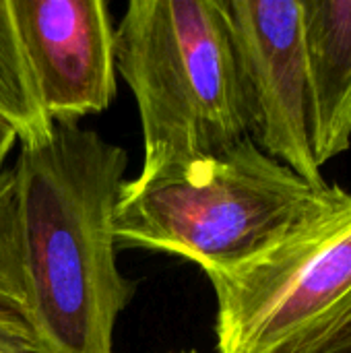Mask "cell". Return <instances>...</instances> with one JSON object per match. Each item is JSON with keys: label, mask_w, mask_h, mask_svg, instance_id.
I'll list each match as a JSON object with an SVG mask.
<instances>
[{"label": "cell", "mask_w": 351, "mask_h": 353, "mask_svg": "<svg viewBox=\"0 0 351 353\" xmlns=\"http://www.w3.org/2000/svg\"><path fill=\"white\" fill-rule=\"evenodd\" d=\"M325 190L246 137L219 155L126 182L114 234L126 244L188 259L211 275L263 252Z\"/></svg>", "instance_id": "obj_3"}, {"label": "cell", "mask_w": 351, "mask_h": 353, "mask_svg": "<svg viewBox=\"0 0 351 353\" xmlns=\"http://www.w3.org/2000/svg\"><path fill=\"white\" fill-rule=\"evenodd\" d=\"M308 128L314 163L351 145V0H302Z\"/></svg>", "instance_id": "obj_7"}, {"label": "cell", "mask_w": 351, "mask_h": 353, "mask_svg": "<svg viewBox=\"0 0 351 353\" xmlns=\"http://www.w3.org/2000/svg\"><path fill=\"white\" fill-rule=\"evenodd\" d=\"M0 120L17 132L21 147L43 143L54 128L25 62L10 0H0Z\"/></svg>", "instance_id": "obj_8"}, {"label": "cell", "mask_w": 351, "mask_h": 353, "mask_svg": "<svg viewBox=\"0 0 351 353\" xmlns=\"http://www.w3.org/2000/svg\"><path fill=\"white\" fill-rule=\"evenodd\" d=\"M248 137L312 188L327 184L308 128L302 0H225Z\"/></svg>", "instance_id": "obj_5"}, {"label": "cell", "mask_w": 351, "mask_h": 353, "mask_svg": "<svg viewBox=\"0 0 351 353\" xmlns=\"http://www.w3.org/2000/svg\"><path fill=\"white\" fill-rule=\"evenodd\" d=\"M126 163L120 145L81 124L54 122L43 143L19 151L25 321L43 353H112L137 292L116 261Z\"/></svg>", "instance_id": "obj_1"}, {"label": "cell", "mask_w": 351, "mask_h": 353, "mask_svg": "<svg viewBox=\"0 0 351 353\" xmlns=\"http://www.w3.org/2000/svg\"><path fill=\"white\" fill-rule=\"evenodd\" d=\"M19 143V137H17V132L4 122V120H0V172L4 170V163H6V157H8V153L14 149V145Z\"/></svg>", "instance_id": "obj_11"}, {"label": "cell", "mask_w": 351, "mask_h": 353, "mask_svg": "<svg viewBox=\"0 0 351 353\" xmlns=\"http://www.w3.org/2000/svg\"><path fill=\"white\" fill-rule=\"evenodd\" d=\"M0 353H43L31 327L17 312L0 304Z\"/></svg>", "instance_id": "obj_10"}, {"label": "cell", "mask_w": 351, "mask_h": 353, "mask_svg": "<svg viewBox=\"0 0 351 353\" xmlns=\"http://www.w3.org/2000/svg\"><path fill=\"white\" fill-rule=\"evenodd\" d=\"M39 103L52 122L79 124L116 95V31L103 0H10Z\"/></svg>", "instance_id": "obj_6"}, {"label": "cell", "mask_w": 351, "mask_h": 353, "mask_svg": "<svg viewBox=\"0 0 351 353\" xmlns=\"http://www.w3.org/2000/svg\"><path fill=\"white\" fill-rule=\"evenodd\" d=\"M116 72L143 128L137 178L213 157L248 137L225 0H132L116 29Z\"/></svg>", "instance_id": "obj_2"}, {"label": "cell", "mask_w": 351, "mask_h": 353, "mask_svg": "<svg viewBox=\"0 0 351 353\" xmlns=\"http://www.w3.org/2000/svg\"><path fill=\"white\" fill-rule=\"evenodd\" d=\"M0 304L25 319L27 285L23 265V236L19 190L12 168L0 172Z\"/></svg>", "instance_id": "obj_9"}, {"label": "cell", "mask_w": 351, "mask_h": 353, "mask_svg": "<svg viewBox=\"0 0 351 353\" xmlns=\"http://www.w3.org/2000/svg\"><path fill=\"white\" fill-rule=\"evenodd\" d=\"M174 353H197V352H174Z\"/></svg>", "instance_id": "obj_13"}, {"label": "cell", "mask_w": 351, "mask_h": 353, "mask_svg": "<svg viewBox=\"0 0 351 353\" xmlns=\"http://www.w3.org/2000/svg\"><path fill=\"white\" fill-rule=\"evenodd\" d=\"M219 353H321L351 325V192L319 205L250 261L207 275Z\"/></svg>", "instance_id": "obj_4"}, {"label": "cell", "mask_w": 351, "mask_h": 353, "mask_svg": "<svg viewBox=\"0 0 351 353\" xmlns=\"http://www.w3.org/2000/svg\"><path fill=\"white\" fill-rule=\"evenodd\" d=\"M321 353H351V325L343 329L331 343H327Z\"/></svg>", "instance_id": "obj_12"}]
</instances>
